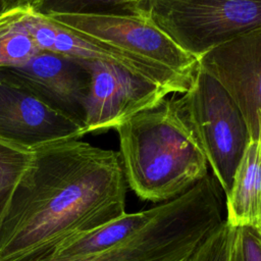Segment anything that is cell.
Segmentation results:
<instances>
[{
  "instance_id": "6da1fadb",
  "label": "cell",
  "mask_w": 261,
  "mask_h": 261,
  "mask_svg": "<svg viewBox=\"0 0 261 261\" xmlns=\"http://www.w3.org/2000/svg\"><path fill=\"white\" fill-rule=\"evenodd\" d=\"M119 152L81 140L33 150L0 216V261L49 258L68 239L125 212Z\"/></svg>"
},
{
  "instance_id": "7a4b0ae2",
  "label": "cell",
  "mask_w": 261,
  "mask_h": 261,
  "mask_svg": "<svg viewBox=\"0 0 261 261\" xmlns=\"http://www.w3.org/2000/svg\"><path fill=\"white\" fill-rule=\"evenodd\" d=\"M115 130L127 186L142 200H172L209 174L184 95L165 98Z\"/></svg>"
},
{
  "instance_id": "3957f363",
  "label": "cell",
  "mask_w": 261,
  "mask_h": 261,
  "mask_svg": "<svg viewBox=\"0 0 261 261\" xmlns=\"http://www.w3.org/2000/svg\"><path fill=\"white\" fill-rule=\"evenodd\" d=\"M139 10L198 60L261 27V0H146Z\"/></svg>"
},
{
  "instance_id": "277c9868",
  "label": "cell",
  "mask_w": 261,
  "mask_h": 261,
  "mask_svg": "<svg viewBox=\"0 0 261 261\" xmlns=\"http://www.w3.org/2000/svg\"><path fill=\"white\" fill-rule=\"evenodd\" d=\"M182 95L208 165L226 195L250 140L246 120L226 90L199 65Z\"/></svg>"
},
{
  "instance_id": "5b68a950",
  "label": "cell",
  "mask_w": 261,
  "mask_h": 261,
  "mask_svg": "<svg viewBox=\"0 0 261 261\" xmlns=\"http://www.w3.org/2000/svg\"><path fill=\"white\" fill-rule=\"evenodd\" d=\"M48 17L191 81L197 71L198 58L182 50L140 10L138 13L54 14Z\"/></svg>"
},
{
  "instance_id": "8992f818",
  "label": "cell",
  "mask_w": 261,
  "mask_h": 261,
  "mask_svg": "<svg viewBox=\"0 0 261 261\" xmlns=\"http://www.w3.org/2000/svg\"><path fill=\"white\" fill-rule=\"evenodd\" d=\"M90 74L84 134L115 129L142 111L158 106L170 91L104 60H84Z\"/></svg>"
},
{
  "instance_id": "52a82bcc",
  "label": "cell",
  "mask_w": 261,
  "mask_h": 261,
  "mask_svg": "<svg viewBox=\"0 0 261 261\" xmlns=\"http://www.w3.org/2000/svg\"><path fill=\"white\" fill-rule=\"evenodd\" d=\"M20 19L41 51H49L80 60H104L115 63L170 93L184 94L192 81L161 65L98 41L31 9H18Z\"/></svg>"
},
{
  "instance_id": "ba28073f",
  "label": "cell",
  "mask_w": 261,
  "mask_h": 261,
  "mask_svg": "<svg viewBox=\"0 0 261 261\" xmlns=\"http://www.w3.org/2000/svg\"><path fill=\"white\" fill-rule=\"evenodd\" d=\"M0 79L24 89L83 125L90 84L84 60L40 51L20 65L0 67Z\"/></svg>"
},
{
  "instance_id": "9c48e42d",
  "label": "cell",
  "mask_w": 261,
  "mask_h": 261,
  "mask_svg": "<svg viewBox=\"0 0 261 261\" xmlns=\"http://www.w3.org/2000/svg\"><path fill=\"white\" fill-rule=\"evenodd\" d=\"M198 65L226 90L246 120L250 139L256 138L261 117V27L208 51Z\"/></svg>"
},
{
  "instance_id": "30bf717a",
  "label": "cell",
  "mask_w": 261,
  "mask_h": 261,
  "mask_svg": "<svg viewBox=\"0 0 261 261\" xmlns=\"http://www.w3.org/2000/svg\"><path fill=\"white\" fill-rule=\"evenodd\" d=\"M83 125L15 85L0 83V139L29 150L84 136Z\"/></svg>"
},
{
  "instance_id": "8fae6325",
  "label": "cell",
  "mask_w": 261,
  "mask_h": 261,
  "mask_svg": "<svg viewBox=\"0 0 261 261\" xmlns=\"http://www.w3.org/2000/svg\"><path fill=\"white\" fill-rule=\"evenodd\" d=\"M258 135L250 139L225 196V220L233 227L261 222V117Z\"/></svg>"
},
{
  "instance_id": "7c38bea8",
  "label": "cell",
  "mask_w": 261,
  "mask_h": 261,
  "mask_svg": "<svg viewBox=\"0 0 261 261\" xmlns=\"http://www.w3.org/2000/svg\"><path fill=\"white\" fill-rule=\"evenodd\" d=\"M39 261H182V251L170 226L162 219L154 217L129 239L105 252Z\"/></svg>"
},
{
  "instance_id": "4fadbf2b",
  "label": "cell",
  "mask_w": 261,
  "mask_h": 261,
  "mask_svg": "<svg viewBox=\"0 0 261 261\" xmlns=\"http://www.w3.org/2000/svg\"><path fill=\"white\" fill-rule=\"evenodd\" d=\"M158 205L123 215L92 230L76 234L60 244L49 258L91 256L105 252L129 239L157 212Z\"/></svg>"
},
{
  "instance_id": "5bb4252c",
  "label": "cell",
  "mask_w": 261,
  "mask_h": 261,
  "mask_svg": "<svg viewBox=\"0 0 261 261\" xmlns=\"http://www.w3.org/2000/svg\"><path fill=\"white\" fill-rule=\"evenodd\" d=\"M40 51L25 30L18 9L0 12V67L20 65Z\"/></svg>"
},
{
  "instance_id": "9a60e30c",
  "label": "cell",
  "mask_w": 261,
  "mask_h": 261,
  "mask_svg": "<svg viewBox=\"0 0 261 261\" xmlns=\"http://www.w3.org/2000/svg\"><path fill=\"white\" fill-rule=\"evenodd\" d=\"M146 0H42L38 12L43 15L83 13H138Z\"/></svg>"
},
{
  "instance_id": "2e32d148",
  "label": "cell",
  "mask_w": 261,
  "mask_h": 261,
  "mask_svg": "<svg viewBox=\"0 0 261 261\" xmlns=\"http://www.w3.org/2000/svg\"><path fill=\"white\" fill-rule=\"evenodd\" d=\"M32 158L33 150L0 139V216Z\"/></svg>"
},
{
  "instance_id": "e0dca14e",
  "label": "cell",
  "mask_w": 261,
  "mask_h": 261,
  "mask_svg": "<svg viewBox=\"0 0 261 261\" xmlns=\"http://www.w3.org/2000/svg\"><path fill=\"white\" fill-rule=\"evenodd\" d=\"M233 232L234 227L223 219L187 261H229Z\"/></svg>"
},
{
  "instance_id": "ac0fdd59",
  "label": "cell",
  "mask_w": 261,
  "mask_h": 261,
  "mask_svg": "<svg viewBox=\"0 0 261 261\" xmlns=\"http://www.w3.org/2000/svg\"><path fill=\"white\" fill-rule=\"evenodd\" d=\"M229 261H261V234L255 226L234 227Z\"/></svg>"
},
{
  "instance_id": "d6986e66",
  "label": "cell",
  "mask_w": 261,
  "mask_h": 261,
  "mask_svg": "<svg viewBox=\"0 0 261 261\" xmlns=\"http://www.w3.org/2000/svg\"><path fill=\"white\" fill-rule=\"evenodd\" d=\"M41 2L42 0H2V11L11 9H31L37 11Z\"/></svg>"
},
{
  "instance_id": "ffe728a7",
  "label": "cell",
  "mask_w": 261,
  "mask_h": 261,
  "mask_svg": "<svg viewBox=\"0 0 261 261\" xmlns=\"http://www.w3.org/2000/svg\"><path fill=\"white\" fill-rule=\"evenodd\" d=\"M256 228L258 229V231H259V232H260V234H261V222H260V224H259Z\"/></svg>"
},
{
  "instance_id": "44dd1931",
  "label": "cell",
  "mask_w": 261,
  "mask_h": 261,
  "mask_svg": "<svg viewBox=\"0 0 261 261\" xmlns=\"http://www.w3.org/2000/svg\"><path fill=\"white\" fill-rule=\"evenodd\" d=\"M2 11V0H0V12Z\"/></svg>"
},
{
  "instance_id": "7402d4cb",
  "label": "cell",
  "mask_w": 261,
  "mask_h": 261,
  "mask_svg": "<svg viewBox=\"0 0 261 261\" xmlns=\"http://www.w3.org/2000/svg\"><path fill=\"white\" fill-rule=\"evenodd\" d=\"M0 83H1V79H0Z\"/></svg>"
}]
</instances>
